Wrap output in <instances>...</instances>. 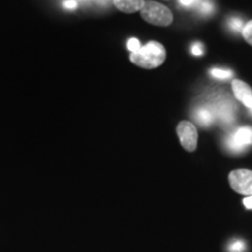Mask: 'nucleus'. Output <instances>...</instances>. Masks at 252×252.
<instances>
[{
	"label": "nucleus",
	"instance_id": "nucleus-11",
	"mask_svg": "<svg viewBox=\"0 0 252 252\" xmlns=\"http://www.w3.org/2000/svg\"><path fill=\"white\" fill-rule=\"evenodd\" d=\"M228 250L230 252H244L245 250V243L243 241H232L229 244Z\"/></svg>",
	"mask_w": 252,
	"mask_h": 252
},
{
	"label": "nucleus",
	"instance_id": "nucleus-10",
	"mask_svg": "<svg viewBox=\"0 0 252 252\" xmlns=\"http://www.w3.org/2000/svg\"><path fill=\"white\" fill-rule=\"evenodd\" d=\"M197 119L202 123L203 125H208L213 121V116L208 110H201L197 112Z\"/></svg>",
	"mask_w": 252,
	"mask_h": 252
},
{
	"label": "nucleus",
	"instance_id": "nucleus-2",
	"mask_svg": "<svg viewBox=\"0 0 252 252\" xmlns=\"http://www.w3.org/2000/svg\"><path fill=\"white\" fill-rule=\"evenodd\" d=\"M140 15L146 23L154 26L166 27L173 23V13L171 9L153 0L145 1L143 8L140 9Z\"/></svg>",
	"mask_w": 252,
	"mask_h": 252
},
{
	"label": "nucleus",
	"instance_id": "nucleus-4",
	"mask_svg": "<svg viewBox=\"0 0 252 252\" xmlns=\"http://www.w3.org/2000/svg\"><path fill=\"white\" fill-rule=\"evenodd\" d=\"M176 133L182 147L188 152H194L197 147L198 132L196 126L189 121H181L176 126Z\"/></svg>",
	"mask_w": 252,
	"mask_h": 252
},
{
	"label": "nucleus",
	"instance_id": "nucleus-17",
	"mask_svg": "<svg viewBox=\"0 0 252 252\" xmlns=\"http://www.w3.org/2000/svg\"><path fill=\"white\" fill-rule=\"evenodd\" d=\"M251 113H252V109H251Z\"/></svg>",
	"mask_w": 252,
	"mask_h": 252
},
{
	"label": "nucleus",
	"instance_id": "nucleus-3",
	"mask_svg": "<svg viewBox=\"0 0 252 252\" xmlns=\"http://www.w3.org/2000/svg\"><path fill=\"white\" fill-rule=\"evenodd\" d=\"M229 184L236 193L252 196V171L250 169H235L230 172Z\"/></svg>",
	"mask_w": 252,
	"mask_h": 252
},
{
	"label": "nucleus",
	"instance_id": "nucleus-1",
	"mask_svg": "<svg viewBox=\"0 0 252 252\" xmlns=\"http://www.w3.org/2000/svg\"><path fill=\"white\" fill-rule=\"evenodd\" d=\"M166 49L158 41H150L135 53H131L130 60L133 64L144 69L160 67L166 60Z\"/></svg>",
	"mask_w": 252,
	"mask_h": 252
},
{
	"label": "nucleus",
	"instance_id": "nucleus-12",
	"mask_svg": "<svg viewBox=\"0 0 252 252\" xmlns=\"http://www.w3.org/2000/svg\"><path fill=\"white\" fill-rule=\"evenodd\" d=\"M127 48L130 50L131 53H135L138 52L141 48V45H140V41L138 39H135V37H132V39L128 40L127 42Z\"/></svg>",
	"mask_w": 252,
	"mask_h": 252
},
{
	"label": "nucleus",
	"instance_id": "nucleus-9",
	"mask_svg": "<svg viewBox=\"0 0 252 252\" xmlns=\"http://www.w3.org/2000/svg\"><path fill=\"white\" fill-rule=\"evenodd\" d=\"M210 74H212L214 77L219 78V80H226V78H230L232 76L231 71L223 70V69H213V70L210 71Z\"/></svg>",
	"mask_w": 252,
	"mask_h": 252
},
{
	"label": "nucleus",
	"instance_id": "nucleus-13",
	"mask_svg": "<svg viewBox=\"0 0 252 252\" xmlns=\"http://www.w3.org/2000/svg\"><path fill=\"white\" fill-rule=\"evenodd\" d=\"M191 52H193L194 55H202L203 54V47L200 43H195L191 48Z\"/></svg>",
	"mask_w": 252,
	"mask_h": 252
},
{
	"label": "nucleus",
	"instance_id": "nucleus-6",
	"mask_svg": "<svg viewBox=\"0 0 252 252\" xmlns=\"http://www.w3.org/2000/svg\"><path fill=\"white\" fill-rule=\"evenodd\" d=\"M231 88L236 99L239 100L248 109H252V88L241 80H232Z\"/></svg>",
	"mask_w": 252,
	"mask_h": 252
},
{
	"label": "nucleus",
	"instance_id": "nucleus-16",
	"mask_svg": "<svg viewBox=\"0 0 252 252\" xmlns=\"http://www.w3.org/2000/svg\"><path fill=\"white\" fill-rule=\"evenodd\" d=\"M194 1H195V0H180L181 4L185 5V6H189L190 4H193Z\"/></svg>",
	"mask_w": 252,
	"mask_h": 252
},
{
	"label": "nucleus",
	"instance_id": "nucleus-7",
	"mask_svg": "<svg viewBox=\"0 0 252 252\" xmlns=\"http://www.w3.org/2000/svg\"><path fill=\"white\" fill-rule=\"evenodd\" d=\"M145 0H113V5L124 13H135L140 11Z\"/></svg>",
	"mask_w": 252,
	"mask_h": 252
},
{
	"label": "nucleus",
	"instance_id": "nucleus-15",
	"mask_svg": "<svg viewBox=\"0 0 252 252\" xmlns=\"http://www.w3.org/2000/svg\"><path fill=\"white\" fill-rule=\"evenodd\" d=\"M243 203L247 209H252V196H247L243 200Z\"/></svg>",
	"mask_w": 252,
	"mask_h": 252
},
{
	"label": "nucleus",
	"instance_id": "nucleus-8",
	"mask_svg": "<svg viewBox=\"0 0 252 252\" xmlns=\"http://www.w3.org/2000/svg\"><path fill=\"white\" fill-rule=\"evenodd\" d=\"M242 36L247 41L249 45L252 46V20L248 21L242 30Z\"/></svg>",
	"mask_w": 252,
	"mask_h": 252
},
{
	"label": "nucleus",
	"instance_id": "nucleus-5",
	"mask_svg": "<svg viewBox=\"0 0 252 252\" xmlns=\"http://www.w3.org/2000/svg\"><path fill=\"white\" fill-rule=\"evenodd\" d=\"M230 147L234 151H242L244 147L252 145V127L243 126L234 132L230 138Z\"/></svg>",
	"mask_w": 252,
	"mask_h": 252
},
{
	"label": "nucleus",
	"instance_id": "nucleus-14",
	"mask_svg": "<svg viewBox=\"0 0 252 252\" xmlns=\"http://www.w3.org/2000/svg\"><path fill=\"white\" fill-rule=\"evenodd\" d=\"M63 6L68 9H75L77 8V2L75 1V0H65V1L63 2Z\"/></svg>",
	"mask_w": 252,
	"mask_h": 252
}]
</instances>
